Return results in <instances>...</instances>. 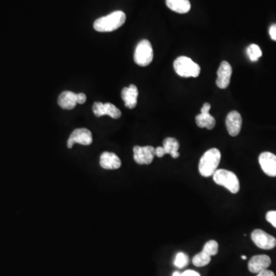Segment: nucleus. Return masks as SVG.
Here are the masks:
<instances>
[{"label":"nucleus","mask_w":276,"mask_h":276,"mask_svg":"<svg viewBox=\"0 0 276 276\" xmlns=\"http://www.w3.org/2000/svg\"><path fill=\"white\" fill-rule=\"evenodd\" d=\"M210 108H211V106L210 104H204V106L201 108L200 114L196 115V123L199 128L212 130L216 125V120L210 114Z\"/></svg>","instance_id":"9b49d317"},{"label":"nucleus","mask_w":276,"mask_h":276,"mask_svg":"<svg viewBox=\"0 0 276 276\" xmlns=\"http://www.w3.org/2000/svg\"><path fill=\"white\" fill-rule=\"evenodd\" d=\"M153 59V48L148 40L144 39L137 44L134 56V62L137 65L147 66L152 63Z\"/></svg>","instance_id":"39448f33"},{"label":"nucleus","mask_w":276,"mask_h":276,"mask_svg":"<svg viewBox=\"0 0 276 276\" xmlns=\"http://www.w3.org/2000/svg\"><path fill=\"white\" fill-rule=\"evenodd\" d=\"M92 134L87 128H77L72 131L67 143L68 148H71L74 144L88 146L92 144Z\"/></svg>","instance_id":"423d86ee"},{"label":"nucleus","mask_w":276,"mask_h":276,"mask_svg":"<svg viewBox=\"0 0 276 276\" xmlns=\"http://www.w3.org/2000/svg\"><path fill=\"white\" fill-rule=\"evenodd\" d=\"M242 119L238 111H233L229 113L225 119L227 131L232 137H236L240 133Z\"/></svg>","instance_id":"ddd939ff"},{"label":"nucleus","mask_w":276,"mask_h":276,"mask_svg":"<svg viewBox=\"0 0 276 276\" xmlns=\"http://www.w3.org/2000/svg\"><path fill=\"white\" fill-rule=\"evenodd\" d=\"M122 100L124 102L126 108L133 109L137 106V97H138V89L134 85L123 88L121 91Z\"/></svg>","instance_id":"dca6fc26"},{"label":"nucleus","mask_w":276,"mask_h":276,"mask_svg":"<svg viewBox=\"0 0 276 276\" xmlns=\"http://www.w3.org/2000/svg\"><path fill=\"white\" fill-rule=\"evenodd\" d=\"M252 240L262 249H272L276 246V239L262 230H255L251 234Z\"/></svg>","instance_id":"6e6552de"},{"label":"nucleus","mask_w":276,"mask_h":276,"mask_svg":"<svg viewBox=\"0 0 276 276\" xmlns=\"http://www.w3.org/2000/svg\"><path fill=\"white\" fill-rule=\"evenodd\" d=\"M126 21V15L122 11L113 12L94 22V29L100 33H109L121 27Z\"/></svg>","instance_id":"f257e3e1"},{"label":"nucleus","mask_w":276,"mask_h":276,"mask_svg":"<svg viewBox=\"0 0 276 276\" xmlns=\"http://www.w3.org/2000/svg\"><path fill=\"white\" fill-rule=\"evenodd\" d=\"M181 276H200V274L193 270H187L184 272L181 273Z\"/></svg>","instance_id":"cd10ccee"},{"label":"nucleus","mask_w":276,"mask_h":276,"mask_svg":"<svg viewBox=\"0 0 276 276\" xmlns=\"http://www.w3.org/2000/svg\"><path fill=\"white\" fill-rule=\"evenodd\" d=\"M166 155L165 150H164V147H158L155 148V156L158 158H163L164 155Z\"/></svg>","instance_id":"393cba45"},{"label":"nucleus","mask_w":276,"mask_h":276,"mask_svg":"<svg viewBox=\"0 0 276 276\" xmlns=\"http://www.w3.org/2000/svg\"><path fill=\"white\" fill-rule=\"evenodd\" d=\"M167 7L175 13H188L191 9V4L189 0H166Z\"/></svg>","instance_id":"a211bd4d"},{"label":"nucleus","mask_w":276,"mask_h":276,"mask_svg":"<svg viewBox=\"0 0 276 276\" xmlns=\"http://www.w3.org/2000/svg\"><path fill=\"white\" fill-rule=\"evenodd\" d=\"M189 263V257L187 254L184 253H179L177 254L175 258V266L179 268H183L187 266Z\"/></svg>","instance_id":"5701e85b"},{"label":"nucleus","mask_w":276,"mask_h":276,"mask_svg":"<svg viewBox=\"0 0 276 276\" xmlns=\"http://www.w3.org/2000/svg\"><path fill=\"white\" fill-rule=\"evenodd\" d=\"M163 147L165 150L166 155H170L174 159L179 158L180 154L178 150L180 148V144L176 138L167 137L163 143Z\"/></svg>","instance_id":"6ab92c4d"},{"label":"nucleus","mask_w":276,"mask_h":276,"mask_svg":"<svg viewBox=\"0 0 276 276\" xmlns=\"http://www.w3.org/2000/svg\"><path fill=\"white\" fill-rule=\"evenodd\" d=\"M257 276H275V274L273 271L265 269L258 273Z\"/></svg>","instance_id":"c85d7f7f"},{"label":"nucleus","mask_w":276,"mask_h":276,"mask_svg":"<svg viewBox=\"0 0 276 276\" xmlns=\"http://www.w3.org/2000/svg\"><path fill=\"white\" fill-rule=\"evenodd\" d=\"M232 69L231 65L229 62L223 61L219 65L217 71V79H216V85L221 89H225L228 88L231 81Z\"/></svg>","instance_id":"f8f14e48"},{"label":"nucleus","mask_w":276,"mask_h":276,"mask_svg":"<svg viewBox=\"0 0 276 276\" xmlns=\"http://www.w3.org/2000/svg\"><path fill=\"white\" fill-rule=\"evenodd\" d=\"M211 261V256H209L205 252L202 251L201 253L196 254L193 258V263L195 266L203 267L208 265Z\"/></svg>","instance_id":"aec40b11"},{"label":"nucleus","mask_w":276,"mask_h":276,"mask_svg":"<svg viewBox=\"0 0 276 276\" xmlns=\"http://www.w3.org/2000/svg\"><path fill=\"white\" fill-rule=\"evenodd\" d=\"M133 152L134 161L140 165H149L155 159V148L152 146H135Z\"/></svg>","instance_id":"0eeeda50"},{"label":"nucleus","mask_w":276,"mask_h":276,"mask_svg":"<svg viewBox=\"0 0 276 276\" xmlns=\"http://www.w3.org/2000/svg\"><path fill=\"white\" fill-rule=\"evenodd\" d=\"M213 181L216 184L227 188L232 193H237L240 189V184L237 176L230 170H217L213 175Z\"/></svg>","instance_id":"20e7f679"},{"label":"nucleus","mask_w":276,"mask_h":276,"mask_svg":"<svg viewBox=\"0 0 276 276\" xmlns=\"http://www.w3.org/2000/svg\"><path fill=\"white\" fill-rule=\"evenodd\" d=\"M266 219L274 228H276V211L268 212L266 214Z\"/></svg>","instance_id":"b1692460"},{"label":"nucleus","mask_w":276,"mask_h":276,"mask_svg":"<svg viewBox=\"0 0 276 276\" xmlns=\"http://www.w3.org/2000/svg\"><path fill=\"white\" fill-rule=\"evenodd\" d=\"M219 250V245L218 242L215 240H210L204 245L203 251L205 252L209 256H216Z\"/></svg>","instance_id":"4be33fe9"},{"label":"nucleus","mask_w":276,"mask_h":276,"mask_svg":"<svg viewBox=\"0 0 276 276\" xmlns=\"http://www.w3.org/2000/svg\"><path fill=\"white\" fill-rule=\"evenodd\" d=\"M100 165L105 170H117L121 166V161L115 154L105 152L101 155Z\"/></svg>","instance_id":"2eb2a0df"},{"label":"nucleus","mask_w":276,"mask_h":276,"mask_svg":"<svg viewBox=\"0 0 276 276\" xmlns=\"http://www.w3.org/2000/svg\"><path fill=\"white\" fill-rule=\"evenodd\" d=\"M93 113L96 117L108 115L114 119L120 118L121 116L120 110L111 103L95 102L93 105Z\"/></svg>","instance_id":"1a4fd4ad"},{"label":"nucleus","mask_w":276,"mask_h":276,"mask_svg":"<svg viewBox=\"0 0 276 276\" xmlns=\"http://www.w3.org/2000/svg\"><path fill=\"white\" fill-rule=\"evenodd\" d=\"M172 276H181V273H180L179 271H174Z\"/></svg>","instance_id":"c756f323"},{"label":"nucleus","mask_w":276,"mask_h":276,"mask_svg":"<svg viewBox=\"0 0 276 276\" xmlns=\"http://www.w3.org/2000/svg\"><path fill=\"white\" fill-rule=\"evenodd\" d=\"M242 259H243V260H245V259H247V257L245 256H242Z\"/></svg>","instance_id":"7c9ffc66"},{"label":"nucleus","mask_w":276,"mask_h":276,"mask_svg":"<svg viewBox=\"0 0 276 276\" xmlns=\"http://www.w3.org/2000/svg\"><path fill=\"white\" fill-rule=\"evenodd\" d=\"M269 35L271 39L276 42V24H273L269 28Z\"/></svg>","instance_id":"bb28decb"},{"label":"nucleus","mask_w":276,"mask_h":276,"mask_svg":"<svg viewBox=\"0 0 276 276\" xmlns=\"http://www.w3.org/2000/svg\"><path fill=\"white\" fill-rule=\"evenodd\" d=\"M259 162L265 174L271 178L276 177V155L270 152H263L259 156Z\"/></svg>","instance_id":"9d476101"},{"label":"nucleus","mask_w":276,"mask_h":276,"mask_svg":"<svg viewBox=\"0 0 276 276\" xmlns=\"http://www.w3.org/2000/svg\"><path fill=\"white\" fill-rule=\"evenodd\" d=\"M86 100V94H84V93H79V94H77L78 104H80V105H83L84 103H85Z\"/></svg>","instance_id":"a878e982"},{"label":"nucleus","mask_w":276,"mask_h":276,"mask_svg":"<svg viewBox=\"0 0 276 276\" xmlns=\"http://www.w3.org/2000/svg\"><path fill=\"white\" fill-rule=\"evenodd\" d=\"M221 161V153L218 149L211 148L207 150L199 161V173L204 178L213 176L217 170Z\"/></svg>","instance_id":"f03ea898"},{"label":"nucleus","mask_w":276,"mask_h":276,"mask_svg":"<svg viewBox=\"0 0 276 276\" xmlns=\"http://www.w3.org/2000/svg\"><path fill=\"white\" fill-rule=\"evenodd\" d=\"M58 103L63 109L72 110L78 104L77 94L70 91H63L59 95Z\"/></svg>","instance_id":"f3484780"},{"label":"nucleus","mask_w":276,"mask_h":276,"mask_svg":"<svg viewBox=\"0 0 276 276\" xmlns=\"http://www.w3.org/2000/svg\"><path fill=\"white\" fill-rule=\"evenodd\" d=\"M175 71L183 78H196L200 73V67L190 58L186 56L178 57L173 63Z\"/></svg>","instance_id":"7ed1b4c3"},{"label":"nucleus","mask_w":276,"mask_h":276,"mask_svg":"<svg viewBox=\"0 0 276 276\" xmlns=\"http://www.w3.org/2000/svg\"><path fill=\"white\" fill-rule=\"evenodd\" d=\"M271 259L266 255L253 256L248 262V270L253 273H259L267 269L271 265Z\"/></svg>","instance_id":"4468645a"},{"label":"nucleus","mask_w":276,"mask_h":276,"mask_svg":"<svg viewBox=\"0 0 276 276\" xmlns=\"http://www.w3.org/2000/svg\"><path fill=\"white\" fill-rule=\"evenodd\" d=\"M246 52L248 58L253 62H256L262 56V50H261L260 47L256 45V44H251L247 48Z\"/></svg>","instance_id":"412c9836"}]
</instances>
